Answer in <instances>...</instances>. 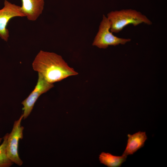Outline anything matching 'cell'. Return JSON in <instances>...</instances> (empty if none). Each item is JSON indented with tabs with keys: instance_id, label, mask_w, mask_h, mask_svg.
I'll use <instances>...</instances> for the list:
<instances>
[{
	"instance_id": "obj_9",
	"label": "cell",
	"mask_w": 167,
	"mask_h": 167,
	"mask_svg": "<svg viewBox=\"0 0 167 167\" xmlns=\"http://www.w3.org/2000/svg\"><path fill=\"white\" fill-rule=\"evenodd\" d=\"M127 156L122 154L121 156H116L109 153L102 152L99 155L101 163L108 167H120L126 161Z\"/></svg>"
},
{
	"instance_id": "obj_1",
	"label": "cell",
	"mask_w": 167,
	"mask_h": 167,
	"mask_svg": "<svg viewBox=\"0 0 167 167\" xmlns=\"http://www.w3.org/2000/svg\"><path fill=\"white\" fill-rule=\"evenodd\" d=\"M32 66L34 71L51 84L78 74L68 65L61 56L42 50L35 58Z\"/></svg>"
},
{
	"instance_id": "obj_10",
	"label": "cell",
	"mask_w": 167,
	"mask_h": 167,
	"mask_svg": "<svg viewBox=\"0 0 167 167\" xmlns=\"http://www.w3.org/2000/svg\"><path fill=\"white\" fill-rule=\"evenodd\" d=\"M6 133L3 137V141L0 145V167H10L14 163L8 157L6 152L7 141L8 135Z\"/></svg>"
},
{
	"instance_id": "obj_5",
	"label": "cell",
	"mask_w": 167,
	"mask_h": 167,
	"mask_svg": "<svg viewBox=\"0 0 167 167\" xmlns=\"http://www.w3.org/2000/svg\"><path fill=\"white\" fill-rule=\"evenodd\" d=\"M16 17H25L20 6L4 0V6L0 9V38L5 41H8L9 36L7 24L11 19Z\"/></svg>"
},
{
	"instance_id": "obj_6",
	"label": "cell",
	"mask_w": 167,
	"mask_h": 167,
	"mask_svg": "<svg viewBox=\"0 0 167 167\" xmlns=\"http://www.w3.org/2000/svg\"><path fill=\"white\" fill-rule=\"evenodd\" d=\"M36 85L28 96L21 102L23 106V119H26L31 113L34 104L39 97L54 86L53 84L46 81L39 73Z\"/></svg>"
},
{
	"instance_id": "obj_4",
	"label": "cell",
	"mask_w": 167,
	"mask_h": 167,
	"mask_svg": "<svg viewBox=\"0 0 167 167\" xmlns=\"http://www.w3.org/2000/svg\"><path fill=\"white\" fill-rule=\"evenodd\" d=\"M23 119L22 114L19 118L14 122L13 128L10 133L8 134L7 141L6 152L9 159L18 166H21L23 163L19 157L18 148L20 139L23 138L24 127L21 126Z\"/></svg>"
},
{
	"instance_id": "obj_2",
	"label": "cell",
	"mask_w": 167,
	"mask_h": 167,
	"mask_svg": "<svg viewBox=\"0 0 167 167\" xmlns=\"http://www.w3.org/2000/svg\"><path fill=\"white\" fill-rule=\"evenodd\" d=\"M107 17L110 22V30L112 33H118L130 24L136 26L142 23L148 25L152 24L146 15L132 9L111 11L107 14Z\"/></svg>"
},
{
	"instance_id": "obj_11",
	"label": "cell",
	"mask_w": 167,
	"mask_h": 167,
	"mask_svg": "<svg viewBox=\"0 0 167 167\" xmlns=\"http://www.w3.org/2000/svg\"><path fill=\"white\" fill-rule=\"evenodd\" d=\"M3 139V138H0V143H1V142L2 140Z\"/></svg>"
},
{
	"instance_id": "obj_3",
	"label": "cell",
	"mask_w": 167,
	"mask_h": 167,
	"mask_svg": "<svg viewBox=\"0 0 167 167\" xmlns=\"http://www.w3.org/2000/svg\"><path fill=\"white\" fill-rule=\"evenodd\" d=\"M110 22L107 17L103 15L92 45L100 49H105L109 45H124L131 41L130 38H120L114 35L110 31Z\"/></svg>"
},
{
	"instance_id": "obj_8",
	"label": "cell",
	"mask_w": 167,
	"mask_h": 167,
	"mask_svg": "<svg viewBox=\"0 0 167 167\" xmlns=\"http://www.w3.org/2000/svg\"><path fill=\"white\" fill-rule=\"evenodd\" d=\"M128 139L126 149L123 154L132 155L144 146L147 139L145 132L139 131L133 135L128 134Z\"/></svg>"
},
{
	"instance_id": "obj_7",
	"label": "cell",
	"mask_w": 167,
	"mask_h": 167,
	"mask_svg": "<svg viewBox=\"0 0 167 167\" xmlns=\"http://www.w3.org/2000/svg\"><path fill=\"white\" fill-rule=\"evenodd\" d=\"M22 12L30 21H36L42 13L44 8V0H21Z\"/></svg>"
}]
</instances>
